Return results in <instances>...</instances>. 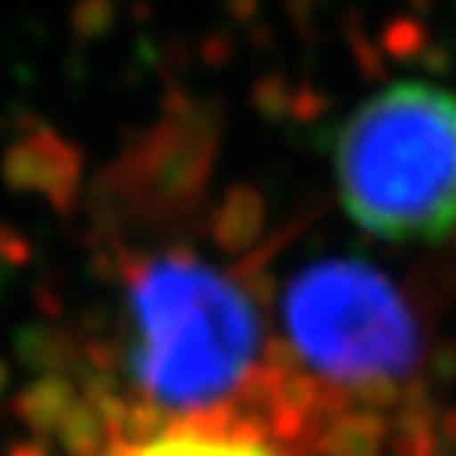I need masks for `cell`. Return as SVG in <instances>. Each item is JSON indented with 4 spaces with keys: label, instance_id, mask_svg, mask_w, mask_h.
I'll use <instances>...</instances> for the list:
<instances>
[{
    "label": "cell",
    "instance_id": "cell-1",
    "mask_svg": "<svg viewBox=\"0 0 456 456\" xmlns=\"http://www.w3.org/2000/svg\"><path fill=\"white\" fill-rule=\"evenodd\" d=\"M124 374L134 406L191 419L238 406L264 380V327L235 276L187 250L136 260L127 273Z\"/></svg>",
    "mask_w": 456,
    "mask_h": 456
},
{
    "label": "cell",
    "instance_id": "cell-2",
    "mask_svg": "<svg viewBox=\"0 0 456 456\" xmlns=\"http://www.w3.org/2000/svg\"><path fill=\"white\" fill-rule=\"evenodd\" d=\"M336 191L368 235L435 244L456 232V93L403 79L364 99L336 134Z\"/></svg>",
    "mask_w": 456,
    "mask_h": 456
},
{
    "label": "cell",
    "instance_id": "cell-3",
    "mask_svg": "<svg viewBox=\"0 0 456 456\" xmlns=\"http://www.w3.org/2000/svg\"><path fill=\"white\" fill-rule=\"evenodd\" d=\"M282 323L305 368L339 390H396L421 362V330L406 295L355 256L305 266L282 295Z\"/></svg>",
    "mask_w": 456,
    "mask_h": 456
},
{
    "label": "cell",
    "instance_id": "cell-4",
    "mask_svg": "<svg viewBox=\"0 0 456 456\" xmlns=\"http://www.w3.org/2000/svg\"><path fill=\"white\" fill-rule=\"evenodd\" d=\"M301 403L260 380L238 406L114 435L102 456H289L282 444L301 428Z\"/></svg>",
    "mask_w": 456,
    "mask_h": 456
},
{
    "label": "cell",
    "instance_id": "cell-5",
    "mask_svg": "<svg viewBox=\"0 0 456 456\" xmlns=\"http://www.w3.org/2000/svg\"><path fill=\"white\" fill-rule=\"evenodd\" d=\"M7 181L22 191H42L54 203H67L77 191V152L51 130H36L20 140L7 156Z\"/></svg>",
    "mask_w": 456,
    "mask_h": 456
}]
</instances>
